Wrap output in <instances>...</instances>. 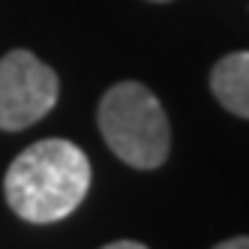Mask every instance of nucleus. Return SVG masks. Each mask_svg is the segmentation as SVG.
I'll return each mask as SVG.
<instances>
[{
	"instance_id": "obj_1",
	"label": "nucleus",
	"mask_w": 249,
	"mask_h": 249,
	"mask_svg": "<svg viewBox=\"0 0 249 249\" xmlns=\"http://www.w3.org/2000/svg\"><path fill=\"white\" fill-rule=\"evenodd\" d=\"M90 162L66 138H45L12 159L3 195L15 216L33 225L66 219L90 189Z\"/></svg>"
},
{
	"instance_id": "obj_2",
	"label": "nucleus",
	"mask_w": 249,
	"mask_h": 249,
	"mask_svg": "<svg viewBox=\"0 0 249 249\" xmlns=\"http://www.w3.org/2000/svg\"><path fill=\"white\" fill-rule=\"evenodd\" d=\"M99 129L117 159L132 168H159L168 159V114L162 102L138 81H120L102 96Z\"/></svg>"
},
{
	"instance_id": "obj_3",
	"label": "nucleus",
	"mask_w": 249,
	"mask_h": 249,
	"mask_svg": "<svg viewBox=\"0 0 249 249\" xmlns=\"http://www.w3.org/2000/svg\"><path fill=\"white\" fill-rule=\"evenodd\" d=\"M60 84L54 69L18 48L0 57V129L18 132L42 120L57 102Z\"/></svg>"
},
{
	"instance_id": "obj_4",
	"label": "nucleus",
	"mask_w": 249,
	"mask_h": 249,
	"mask_svg": "<svg viewBox=\"0 0 249 249\" xmlns=\"http://www.w3.org/2000/svg\"><path fill=\"white\" fill-rule=\"evenodd\" d=\"M210 90L225 111L249 120V51L225 54L213 66Z\"/></svg>"
},
{
	"instance_id": "obj_5",
	"label": "nucleus",
	"mask_w": 249,
	"mask_h": 249,
	"mask_svg": "<svg viewBox=\"0 0 249 249\" xmlns=\"http://www.w3.org/2000/svg\"><path fill=\"white\" fill-rule=\"evenodd\" d=\"M213 249H249V237H231V240L213 246Z\"/></svg>"
},
{
	"instance_id": "obj_6",
	"label": "nucleus",
	"mask_w": 249,
	"mask_h": 249,
	"mask_svg": "<svg viewBox=\"0 0 249 249\" xmlns=\"http://www.w3.org/2000/svg\"><path fill=\"white\" fill-rule=\"evenodd\" d=\"M102 249H147L144 243H135V240H117V243H108Z\"/></svg>"
},
{
	"instance_id": "obj_7",
	"label": "nucleus",
	"mask_w": 249,
	"mask_h": 249,
	"mask_svg": "<svg viewBox=\"0 0 249 249\" xmlns=\"http://www.w3.org/2000/svg\"><path fill=\"white\" fill-rule=\"evenodd\" d=\"M153 3H168V0H153Z\"/></svg>"
}]
</instances>
